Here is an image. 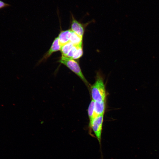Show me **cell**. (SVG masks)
I'll return each instance as SVG.
<instances>
[{"instance_id":"6da1fadb","label":"cell","mask_w":159,"mask_h":159,"mask_svg":"<svg viewBox=\"0 0 159 159\" xmlns=\"http://www.w3.org/2000/svg\"><path fill=\"white\" fill-rule=\"evenodd\" d=\"M92 100L95 102H101L105 100L106 93L103 79L98 73L97 74L96 81L91 87Z\"/></svg>"},{"instance_id":"7a4b0ae2","label":"cell","mask_w":159,"mask_h":159,"mask_svg":"<svg viewBox=\"0 0 159 159\" xmlns=\"http://www.w3.org/2000/svg\"><path fill=\"white\" fill-rule=\"evenodd\" d=\"M58 62L64 64L77 75L88 87L89 84L82 73L78 63L75 60L61 56Z\"/></svg>"},{"instance_id":"3957f363","label":"cell","mask_w":159,"mask_h":159,"mask_svg":"<svg viewBox=\"0 0 159 159\" xmlns=\"http://www.w3.org/2000/svg\"><path fill=\"white\" fill-rule=\"evenodd\" d=\"M104 115L97 116L93 120L90 127L89 128L91 135V131H92L99 144L101 146V136Z\"/></svg>"},{"instance_id":"277c9868","label":"cell","mask_w":159,"mask_h":159,"mask_svg":"<svg viewBox=\"0 0 159 159\" xmlns=\"http://www.w3.org/2000/svg\"><path fill=\"white\" fill-rule=\"evenodd\" d=\"M71 14L72 19L70 29L78 35L83 37L84 33L83 24L76 19L72 13Z\"/></svg>"},{"instance_id":"5b68a950","label":"cell","mask_w":159,"mask_h":159,"mask_svg":"<svg viewBox=\"0 0 159 159\" xmlns=\"http://www.w3.org/2000/svg\"><path fill=\"white\" fill-rule=\"evenodd\" d=\"M61 46L58 37L55 38L50 48L40 60L39 62L47 60L53 53L60 50Z\"/></svg>"},{"instance_id":"8992f818","label":"cell","mask_w":159,"mask_h":159,"mask_svg":"<svg viewBox=\"0 0 159 159\" xmlns=\"http://www.w3.org/2000/svg\"><path fill=\"white\" fill-rule=\"evenodd\" d=\"M72 32L71 29L62 31L60 32L58 37L61 46L69 42Z\"/></svg>"},{"instance_id":"52a82bcc","label":"cell","mask_w":159,"mask_h":159,"mask_svg":"<svg viewBox=\"0 0 159 159\" xmlns=\"http://www.w3.org/2000/svg\"><path fill=\"white\" fill-rule=\"evenodd\" d=\"M105 108V100L101 102H95L94 110L97 116L104 115Z\"/></svg>"},{"instance_id":"ba28073f","label":"cell","mask_w":159,"mask_h":159,"mask_svg":"<svg viewBox=\"0 0 159 159\" xmlns=\"http://www.w3.org/2000/svg\"><path fill=\"white\" fill-rule=\"evenodd\" d=\"M94 102L95 101L92 100L88 107V113L89 119V128L91 126L94 119L97 117L94 110Z\"/></svg>"},{"instance_id":"9c48e42d","label":"cell","mask_w":159,"mask_h":159,"mask_svg":"<svg viewBox=\"0 0 159 159\" xmlns=\"http://www.w3.org/2000/svg\"><path fill=\"white\" fill-rule=\"evenodd\" d=\"M82 37H81L72 31L69 42L74 45L78 46L82 44Z\"/></svg>"},{"instance_id":"30bf717a","label":"cell","mask_w":159,"mask_h":159,"mask_svg":"<svg viewBox=\"0 0 159 159\" xmlns=\"http://www.w3.org/2000/svg\"><path fill=\"white\" fill-rule=\"evenodd\" d=\"M74 45L72 43L69 42L61 46L60 51L62 57H66L70 49Z\"/></svg>"},{"instance_id":"8fae6325","label":"cell","mask_w":159,"mask_h":159,"mask_svg":"<svg viewBox=\"0 0 159 159\" xmlns=\"http://www.w3.org/2000/svg\"><path fill=\"white\" fill-rule=\"evenodd\" d=\"M83 50L82 44L78 46L77 50L73 57L72 59H78L80 58L83 55Z\"/></svg>"},{"instance_id":"7c38bea8","label":"cell","mask_w":159,"mask_h":159,"mask_svg":"<svg viewBox=\"0 0 159 159\" xmlns=\"http://www.w3.org/2000/svg\"><path fill=\"white\" fill-rule=\"evenodd\" d=\"M78 46L73 45L65 57L72 59L77 50Z\"/></svg>"},{"instance_id":"4fadbf2b","label":"cell","mask_w":159,"mask_h":159,"mask_svg":"<svg viewBox=\"0 0 159 159\" xmlns=\"http://www.w3.org/2000/svg\"><path fill=\"white\" fill-rule=\"evenodd\" d=\"M10 6V5L9 4L6 3L1 0H0V10Z\"/></svg>"}]
</instances>
